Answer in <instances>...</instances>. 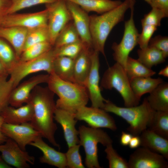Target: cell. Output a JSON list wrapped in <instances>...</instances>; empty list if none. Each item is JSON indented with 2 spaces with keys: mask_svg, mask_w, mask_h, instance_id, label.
<instances>
[{
  "mask_svg": "<svg viewBox=\"0 0 168 168\" xmlns=\"http://www.w3.org/2000/svg\"><path fill=\"white\" fill-rule=\"evenodd\" d=\"M54 95L48 87H43L39 85L34 88L29 102L32 104L34 110L30 122L42 137L46 138L54 146L60 148L54 137L57 127L54 120L56 109Z\"/></svg>",
  "mask_w": 168,
  "mask_h": 168,
  "instance_id": "obj_1",
  "label": "cell"
},
{
  "mask_svg": "<svg viewBox=\"0 0 168 168\" xmlns=\"http://www.w3.org/2000/svg\"><path fill=\"white\" fill-rule=\"evenodd\" d=\"M135 1L125 0L117 7L100 15L90 16V29L93 49L105 57L106 41L110 32L124 20L126 11L134 5Z\"/></svg>",
  "mask_w": 168,
  "mask_h": 168,
  "instance_id": "obj_2",
  "label": "cell"
},
{
  "mask_svg": "<svg viewBox=\"0 0 168 168\" xmlns=\"http://www.w3.org/2000/svg\"><path fill=\"white\" fill-rule=\"evenodd\" d=\"M49 74L48 87L59 97L56 108L75 114L80 108L86 106L89 97L84 86L62 79L54 72Z\"/></svg>",
  "mask_w": 168,
  "mask_h": 168,
  "instance_id": "obj_3",
  "label": "cell"
},
{
  "mask_svg": "<svg viewBox=\"0 0 168 168\" xmlns=\"http://www.w3.org/2000/svg\"><path fill=\"white\" fill-rule=\"evenodd\" d=\"M103 109L125 120L129 125L127 130L133 136H140L147 128L156 111L150 106L146 98L139 105L124 107L117 106L108 100Z\"/></svg>",
  "mask_w": 168,
  "mask_h": 168,
  "instance_id": "obj_4",
  "label": "cell"
},
{
  "mask_svg": "<svg viewBox=\"0 0 168 168\" xmlns=\"http://www.w3.org/2000/svg\"><path fill=\"white\" fill-rule=\"evenodd\" d=\"M100 87L106 90L115 89L121 95L126 107L137 105L140 101L132 90L124 68L117 63L109 67L105 72Z\"/></svg>",
  "mask_w": 168,
  "mask_h": 168,
  "instance_id": "obj_5",
  "label": "cell"
},
{
  "mask_svg": "<svg viewBox=\"0 0 168 168\" xmlns=\"http://www.w3.org/2000/svg\"><path fill=\"white\" fill-rule=\"evenodd\" d=\"M79 144L82 146L86 154L85 164L89 168H100L98 158V143L106 146L112 144V140L107 133L100 128L86 127H79Z\"/></svg>",
  "mask_w": 168,
  "mask_h": 168,
  "instance_id": "obj_6",
  "label": "cell"
},
{
  "mask_svg": "<svg viewBox=\"0 0 168 168\" xmlns=\"http://www.w3.org/2000/svg\"><path fill=\"white\" fill-rule=\"evenodd\" d=\"M56 57L53 47L37 58L25 62L19 61L9 75L13 82L14 88L24 78L31 74L41 71L46 72L48 74L54 72L53 63Z\"/></svg>",
  "mask_w": 168,
  "mask_h": 168,
  "instance_id": "obj_7",
  "label": "cell"
},
{
  "mask_svg": "<svg viewBox=\"0 0 168 168\" xmlns=\"http://www.w3.org/2000/svg\"><path fill=\"white\" fill-rule=\"evenodd\" d=\"M134 6H132L130 8L131 12L129 19L125 21L124 33L121 40L119 44L114 43L111 47L114 51V59L124 69L129 54L138 44L139 34L133 19Z\"/></svg>",
  "mask_w": 168,
  "mask_h": 168,
  "instance_id": "obj_8",
  "label": "cell"
},
{
  "mask_svg": "<svg viewBox=\"0 0 168 168\" xmlns=\"http://www.w3.org/2000/svg\"><path fill=\"white\" fill-rule=\"evenodd\" d=\"M45 6L48 12L47 27L50 42L54 47L58 35L72 18L65 0H58Z\"/></svg>",
  "mask_w": 168,
  "mask_h": 168,
  "instance_id": "obj_9",
  "label": "cell"
},
{
  "mask_svg": "<svg viewBox=\"0 0 168 168\" xmlns=\"http://www.w3.org/2000/svg\"><path fill=\"white\" fill-rule=\"evenodd\" d=\"M75 116L76 119L84 121L91 127L106 128L113 131L117 129L114 118L100 108L83 106L76 111Z\"/></svg>",
  "mask_w": 168,
  "mask_h": 168,
  "instance_id": "obj_10",
  "label": "cell"
},
{
  "mask_svg": "<svg viewBox=\"0 0 168 168\" xmlns=\"http://www.w3.org/2000/svg\"><path fill=\"white\" fill-rule=\"evenodd\" d=\"M99 54V52L94 50L91 53V67L84 86L87 90L89 99L91 103V106L103 109L105 103L108 100L103 97L101 93L100 86Z\"/></svg>",
  "mask_w": 168,
  "mask_h": 168,
  "instance_id": "obj_11",
  "label": "cell"
},
{
  "mask_svg": "<svg viewBox=\"0 0 168 168\" xmlns=\"http://www.w3.org/2000/svg\"><path fill=\"white\" fill-rule=\"evenodd\" d=\"M1 130L5 136L14 140L24 151H26L27 145L41 136L33 127L30 122L20 124L4 123L1 127Z\"/></svg>",
  "mask_w": 168,
  "mask_h": 168,
  "instance_id": "obj_12",
  "label": "cell"
},
{
  "mask_svg": "<svg viewBox=\"0 0 168 168\" xmlns=\"http://www.w3.org/2000/svg\"><path fill=\"white\" fill-rule=\"evenodd\" d=\"M0 152L5 161L10 166L17 168H28L29 164L34 165V156L22 150L17 143L8 138L4 143L0 144Z\"/></svg>",
  "mask_w": 168,
  "mask_h": 168,
  "instance_id": "obj_13",
  "label": "cell"
},
{
  "mask_svg": "<svg viewBox=\"0 0 168 168\" xmlns=\"http://www.w3.org/2000/svg\"><path fill=\"white\" fill-rule=\"evenodd\" d=\"M48 12L45 9L34 13L7 14L2 27L20 26L28 29L47 26Z\"/></svg>",
  "mask_w": 168,
  "mask_h": 168,
  "instance_id": "obj_14",
  "label": "cell"
},
{
  "mask_svg": "<svg viewBox=\"0 0 168 168\" xmlns=\"http://www.w3.org/2000/svg\"><path fill=\"white\" fill-rule=\"evenodd\" d=\"M166 160L162 155L142 147L130 156L128 162V168H167Z\"/></svg>",
  "mask_w": 168,
  "mask_h": 168,
  "instance_id": "obj_15",
  "label": "cell"
},
{
  "mask_svg": "<svg viewBox=\"0 0 168 168\" xmlns=\"http://www.w3.org/2000/svg\"><path fill=\"white\" fill-rule=\"evenodd\" d=\"M66 1L72 20L84 47L93 50L90 29V16L77 4L70 1Z\"/></svg>",
  "mask_w": 168,
  "mask_h": 168,
  "instance_id": "obj_16",
  "label": "cell"
},
{
  "mask_svg": "<svg viewBox=\"0 0 168 168\" xmlns=\"http://www.w3.org/2000/svg\"><path fill=\"white\" fill-rule=\"evenodd\" d=\"M49 74H41L34 76L19 84L12 91L9 100V105L18 107L28 103L31 93L37 86L47 83Z\"/></svg>",
  "mask_w": 168,
  "mask_h": 168,
  "instance_id": "obj_17",
  "label": "cell"
},
{
  "mask_svg": "<svg viewBox=\"0 0 168 168\" xmlns=\"http://www.w3.org/2000/svg\"><path fill=\"white\" fill-rule=\"evenodd\" d=\"M54 119L61 126L68 148L79 144L78 132L75 128L77 120L75 118V114L56 108Z\"/></svg>",
  "mask_w": 168,
  "mask_h": 168,
  "instance_id": "obj_18",
  "label": "cell"
},
{
  "mask_svg": "<svg viewBox=\"0 0 168 168\" xmlns=\"http://www.w3.org/2000/svg\"><path fill=\"white\" fill-rule=\"evenodd\" d=\"M42 136L37 138L30 145L37 148L43 153V155L40 158V161L42 163H46L58 168L66 167L65 153L55 150L44 141Z\"/></svg>",
  "mask_w": 168,
  "mask_h": 168,
  "instance_id": "obj_19",
  "label": "cell"
},
{
  "mask_svg": "<svg viewBox=\"0 0 168 168\" xmlns=\"http://www.w3.org/2000/svg\"><path fill=\"white\" fill-rule=\"evenodd\" d=\"M33 114V106L30 102L17 108L8 105L0 112L4 123L13 124L30 122Z\"/></svg>",
  "mask_w": 168,
  "mask_h": 168,
  "instance_id": "obj_20",
  "label": "cell"
},
{
  "mask_svg": "<svg viewBox=\"0 0 168 168\" xmlns=\"http://www.w3.org/2000/svg\"><path fill=\"white\" fill-rule=\"evenodd\" d=\"M27 32L28 29L20 26L0 28V37L11 44L19 61L23 50Z\"/></svg>",
  "mask_w": 168,
  "mask_h": 168,
  "instance_id": "obj_21",
  "label": "cell"
},
{
  "mask_svg": "<svg viewBox=\"0 0 168 168\" xmlns=\"http://www.w3.org/2000/svg\"><path fill=\"white\" fill-rule=\"evenodd\" d=\"M139 136L141 146L160 154L168 159V139L147 128Z\"/></svg>",
  "mask_w": 168,
  "mask_h": 168,
  "instance_id": "obj_22",
  "label": "cell"
},
{
  "mask_svg": "<svg viewBox=\"0 0 168 168\" xmlns=\"http://www.w3.org/2000/svg\"><path fill=\"white\" fill-rule=\"evenodd\" d=\"M93 50L84 47L74 59V78L75 82L84 86L91 70V54Z\"/></svg>",
  "mask_w": 168,
  "mask_h": 168,
  "instance_id": "obj_23",
  "label": "cell"
},
{
  "mask_svg": "<svg viewBox=\"0 0 168 168\" xmlns=\"http://www.w3.org/2000/svg\"><path fill=\"white\" fill-rule=\"evenodd\" d=\"M72 2L87 12H91L102 14L111 10L122 3L120 0H65Z\"/></svg>",
  "mask_w": 168,
  "mask_h": 168,
  "instance_id": "obj_24",
  "label": "cell"
},
{
  "mask_svg": "<svg viewBox=\"0 0 168 168\" xmlns=\"http://www.w3.org/2000/svg\"><path fill=\"white\" fill-rule=\"evenodd\" d=\"M151 108L156 111H168V83L163 82L146 98Z\"/></svg>",
  "mask_w": 168,
  "mask_h": 168,
  "instance_id": "obj_25",
  "label": "cell"
},
{
  "mask_svg": "<svg viewBox=\"0 0 168 168\" xmlns=\"http://www.w3.org/2000/svg\"><path fill=\"white\" fill-rule=\"evenodd\" d=\"M130 81L133 93L140 100L142 95L147 93H150L164 82L160 77L153 78L151 77H136Z\"/></svg>",
  "mask_w": 168,
  "mask_h": 168,
  "instance_id": "obj_26",
  "label": "cell"
},
{
  "mask_svg": "<svg viewBox=\"0 0 168 168\" xmlns=\"http://www.w3.org/2000/svg\"><path fill=\"white\" fill-rule=\"evenodd\" d=\"M74 59L66 56H58L54 62V72L63 80L75 82L74 78Z\"/></svg>",
  "mask_w": 168,
  "mask_h": 168,
  "instance_id": "obj_27",
  "label": "cell"
},
{
  "mask_svg": "<svg viewBox=\"0 0 168 168\" xmlns=\"http://www.w3.org/2000/svg\"><path fill=\"white\" fill-rule=\"evenodd\" d=\"M137 54L138 60L149 69L165 61L166 58L160 51L148 45L145 48L138 49Z\"/></svg>",
  "mask_w": 168,
  "mask_h": 168,
  "instance_id": "obj_28",
  "label": "cell"
},
{
  "mask_svg": "<svg viewBox=\"0 0 168 168\" xmlns=\"http://www.w3.org/2000/svg\"><path fill=\"white\" fill-rule=\"evenodd\" d=\"M148 129L168 139V111H155Z\"/></svg>",
  "mask_w": 168,
  "mask_h": 168,
  "instance_id": "obj_29",
  "label": "cell"
},
{
  "mask_svg": "<svg viewBox=\"0 0 168 168\" xmlns=\"http://www.w3.org/2000/svg\"><path fill=\"white\" fill-rule=\"evenodd\" d=\"M125 70L129 80L138 77H151L156 72L143 65L138 59L128 57Z\"/></svg>",
  "mask_w": 168,
  "mask_h": 168,
  "instance_id": "obj_30",
  "label": "cell"
},
{
  "mask_svg": "<svg viewBox=\"0 0 168 168\" xmlns=\"http://www.w3.org/2000/svg\"><path fill=\"white\" fill-rule=\"evenodd\" d=\"M0 61L9 75L19 62L13 49L0 37Z\"/></svg>",
  "mask_w": 168,
  "mask_h": 168,
  "instance_id": "obj_31",
  "label": "cell"
},
{
  "mask_svg": "<svg viewBox=\"0 0 168 168\" xmlns=\"http://www.w3.org/2000/svg\"><path fill=\"white\" fill-rule=\"evenodd\" d=\"M46 42H50L47 26L28 29L23 51L32 45Z\"/></svg>",
  "mask_w": 168,
  "mask_h": 168,
  "instance_id": "obj_32",
  "label": "cell"
},
{
  "mask_svg": "<svg viewBox=\"0 0 168 168\" xmlns=\"http://www.w3.org/2000/svg\"><path fill=\"white\" fill-rule=\"evenodd\" d=\"M80 40L72 21H70L62 29L55 40L54 47H58Z\"/></svg>",
  "mask_w": 168,
  "mask_h": 168,
  "instance_id": "obj_33",
  "label": "cell"
},
{
  "mask_svg": "<svg viewBox=\"0 0 168 168\" xmlns=\"http://www.w3.org/2000/svg\"><path fill=\"white\" fill-rule=\"evenodd\" d=\"M53 47L49 42L32 45L23 51L19 61L25 62L37 58L50 50Z\"/></svg>",
  "mask_w": 168,
  "mask_h": 168,
  "instance_id": "obj_34",
  "label": "cell"
},
{
  "mask_svg": "<svg viewBox=\"0 0 168 168\" xmlns=\"http://www.w3.org/2000/svg\"><path fill=\"white\" fill-rule=\"evenodd\" d=\"M84 47L81 40L58 47H54L56 57L66 56L73 59L78 55Z\"/></svg>",
  "mask_w": 168,
  "mask_h": 168,
  "instance_id": "obj_35",
  "label": "cell"
},
{
  "mask_svg": "<svg viewBox=\"0 0 168 168\" xmlns=\"http://www.w3.org/2000/svg\"><path fill=\"white\" fill-rule=\"evenodd\" d=\"M7 76H0V112L9 105V100L14 89L13 82Z\"/></svg>",
  "mask_w": 168,
  "mask_h": 168,
  "instance_id": "obj_36",
  "label": "cell"
},
{
  "mask_svg": "<svg viewBox=\"0 0 168 168\" xmlns=\"http://www.w3.org/2000/svg\"><path fill=\"white\" fill-rule=\"evenodd\" d=\"M105 151L109 161L110 168H128V162L121 156L113 148L112 144L106 146Z\"/></svg>",
  "mask_w": 168,
  "mask_h": 168,
  "instance_id": "obj_37",
  "label": "cell"
},
{
  "mask_svg": "<svg viewBox=\"0 0 168 168\" xmlns=\"http://www.w3.org/2000/svg\"><path fill=\"white\" fill-rule=\"evenodd\" d=\"M168 12L164 10L152 7L151 11L145 15L141 20L142 26L149 25L157 27L161 26V22L164 18L167 17Z\"/></svg>",
  "mask_w": 168,
  "mask_h": 168,
  "instance_id": "obj_38",
  "label": "cell"
},
{
  "mask_svg": "<svg viewBox=\"0 0 168 168\" xmlns=\"http://www.w3.org/2000/svg\"><path fill=\"white\" fill-rule=\"evenodd\" d=\"M58 0H11L7 14L16 13L22 9L37 5L53 3Z\"/></svg>",
  "mask_w": 168,
  "mask_h": 168,
  "instance_id": "obj_39",
  "label": "cell"
},
{
  "mask_svg": "<svg viewBox=\"0 0 168 168\" xmlns=\"http://www.w3.org/2000/svg\"><path fill=\"white\" fill-rule=\"evenodd\" d=\"M81 145L79 144L68 148L65 153L66 167L69 168H84L79 150Z\"/></svg>",
  "mask_w": 168,
  "mask_h": 168,
  "instance_id": "obj_40",
  "label": "cell"
},
{
  "mask_svg": "<svg viewBox=\"0 0 168 168\" xmlns=\"http://www.w3.org/2000/svg\"><path fill=\"white\" fill-rule=\"evenodd\" d=\"M142 27V32L139 34L138 39V44L141 49L148 46L152 36L157 29V27L151 25H145Z\"/></svg>",
  "mask_w": 168,
  "mask_h": 168,
  "instance_id": "obj_41",
  "label": "cell"
},
{
  "mask_svg": "<svg viewBox=\"0 0 168 168\" xmlns=\"http://www.w3.org/2000/svg\"><path fill=\"white\" fill-rule=\"evenodd\" d=\"M148 46L160 51L166 58L168 56V37L158 35L151 38Z\"/></svg>",
  "mask_w": 168,
  "mask_h": 168,
  "instance_id": "obj_42",
  "label": "cell"
},
{
  "mask_svg": "<svg viewBox=\"0 0 168 168\" xmlns=\"http://www.w3.org/2000/svg\"><path fill=\"white\" fill-rule=\"evenodd\" d=\"M11 0H0V28L11 5Z\"/></svg>",
  "mask_w": 168,
  "mask_h": 168,
  "instance_id": "obj_43",
  "label": "cell"
},
{
  "mask_svg": "<svg viewBox=\"0 0 168 168\" xmlns=\"http://www.w3.org/2000/svg\"><path fill=\"white\" fill-rule=\"evenodd\" d=\"M152 7L164 10L168 12V0H144Z\"/></svg>",
  "mask_w": 168,
  "mask_h": 168,
  "instance_id": "obj_44",
  "label": "cell"
},
{
  "mask_svg": "<svg viewBox=\"0 0 168 168\" xmlns=\"http://www.w3.org/2000/svg\"><path fill=\"white\" fill-rule=\"evenodd\" d=\"M133 135L130 133L122 131L120 138V143L124 146L128 145Z\"/></svg>",
  "mask_w": 168,
  "mask_h": 168,
  "instance_id": "obj_45",
  "label": "cell"
},
{
  "mask_svg": "<svg viewBox=\"0 0 168 168\" xmlns=\"http://www.w3.org/2000/svg\"><path fill=\"white\" fill-rule=\"evenodd\" d=\"M141 140L139 136H133L129 144V147L131 149L138 148L140 145Z\"/></svg>",
  "mask_w": 168,
  "mask_h": 168,
  "instance_id": "obj_46",
  "label": "cell"
},
{
  "mask_svg": "<svg viewBox=\"0 0 168 168\" xmlns=\"http://www.w3.org/2000/svg\"><path fill=\"white\" fill-rule=\"evenodd\" d=\"M4 123L3 119L0 114V144L4 143L8 138L3 134L1 130V127Z\"/></svg>",
  "mask_w": 168,
  "mask_h": 168,
  "instance_id": "obj_47",
  "label": "cell"
},
{
  "mask_svg": "<svg viewBox=\"0 0 168 168\" xmlns=\"http://www.w3.org/2000/svg\"><path fill=\"white\" fill-rule=\"evenodd\" d=\"M8 164L0 154V168H12Z\"/></svg>",
  "mask_w": 168,
  "mask_h": 168,
  "instance_id": "obj_48",
  "label": "cell"
},
{
  "mask_svg": "<svg viewBox=\"0 0 168 168\" xmlns=\"http://www.w3.org/2000/svg\"><path fill=\"white\" fill-rule=\"evenodd\" d=\"M158 74L165 77H168V66L167 65L166 67L161 70L159 72Z\"/></svg>",
  "mask_w": 168,
  "mask_h": 168,
  "instance_id": "obj_49",
  "label": "cell"
},
{
  "mask_svg": "<svg viewBox=\"0 0 168 168\" xmlns=\"http://www.w3.org/2000/svg\"><path fill=\"white\" fill-rule=\"evenodd\" d=\"M9 75L8 73L0 61V76Z\"/></svg>",
  "mask_w": 168,
  "mask_h": 168,
  "instance_id": "obj_50",
  "label": "cell"
},
{
  "mask_svg": "<svg viewBox=\"0 0 168 168\" xmlns=\"http://www.w3.org/2000/svg\"></svg>",
  "mask_w": 168,
  "mask_h": 168,
  "instance_id": "obj_51",
  "label": "cell"
}]
</instances>
